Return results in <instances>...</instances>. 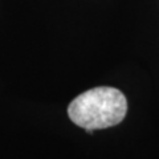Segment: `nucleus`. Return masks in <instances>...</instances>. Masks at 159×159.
<instances>
[{"label":"nucleus","instance_id":"nucleus-1","mask_svg":"<svg viewBox=\"0 0 159 159\" xmlns=\"http://www.w3.org/2000/svg\"><path fill=\"white\" fill-rule=\"evenodd\" d=\"M127 113V99L121 90L98 86L80 94L68 106V116L73 123L88 130L107 129L123 121Z\"/></svg>","mask_w":159,"mask_h":159}]
</instances>
